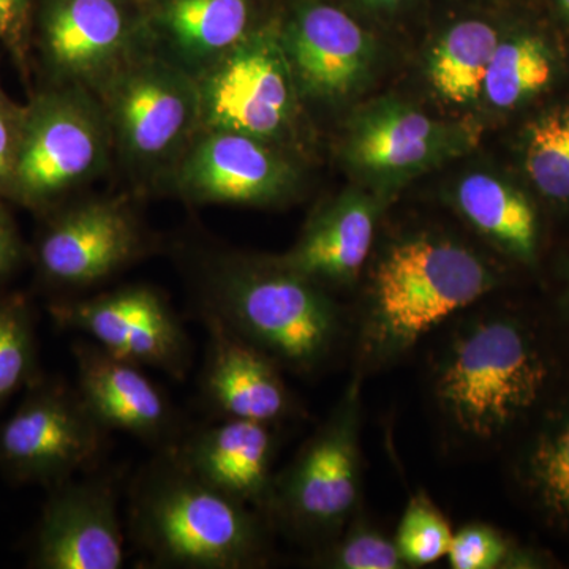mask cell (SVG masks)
<instances>
[{
  "label": "cell",
  "instance_id": "36",
  "mask_svg": "<svg viewBox=\"0 0 569 569\" xmlns=\"http://www.w3.org/2000/svg\"><path fill=\"white\" fill-rule=\"evenodd\" d=\"M138 2H142V0H138Z\"/></svg>",
  "mask_w": 569,
  "mask_h": 569
},
{
  "label": "cell",
  "instance_id": "23",
  "mask_svg": "<svg viewBox=\"0 0 569 569\" xmlns=\"http://www.w3.org/2000/svg\"><path fill=\"white\" fill-rule=\"evenodd\" d=\"M519 477L539 512L569 535V403L538 427L520 459Z\"/></svg>",
  "mask_w": 569,
  "mask_h": 569
},
{
  "label": "cell",
  "instance_id": "4",
  "mask_svg": "<svg viewBox=\"0 0 569 569\" xmlns=\"http://www.w3.org/2000/svg\"><path fill=\"white\" fill-rule=\"evenodd\" d=\"M493 287L486 261L458 242L432 236L399 242L373 276L367 347L380 358L403 353Z\"/></svg>",
  "mask_w": 569,
  "mask_h": 569
},
{
  "label": "cell",
  "instance_id": "25",
  "mask_svg": "<svg viewBox=\"0 0 569 569\" xmlns=\"http://www.w3.org/2000/svg\"><path fill=\"white\" fill-rule=\"evenodd\" d=\"M552 59L546 44L535 37L500 41L486 73L482 96L492 107L508 110L548 88Z\"/></svg>",
  "mask_w": 569,
  "mask_h": 569
},
{
  "label": "cell",
  "instance_id": "9",
  "mask_svg": "<svg viewBox=\"0 0 569 569\" xmlns=\"http://www.w3.org/2000/svg\"><path fill=\"white\" fill-rule=\"evenodd\" d=\"M108 436L77 387L41 376L0 426V471L17 485L51 489L99 468Z\"/></svg>",
  "mask_w": 569,
  "mask_h": 569
},
{
  "label": "cell",
  "instance_id": "14",
  "mask_svg": "<svg viewBox=\"0 0 569 569\" xmlns=\"http://www.w3.org/2000/svg\"><path fill=\"white\" fill-rule=\"evenodd\" d=\"M48 492L33 537L31 567L122 568L126 535L119 516L118 478L96 468Z\"/></svg>",
  "mask_w": 569,
  "mask_h": 569
},
{
  "label": "cell",
  "instance_id": "15",
  "mask_svg": "<svg viewBox=\"0 0 569 569\" xmlns=\"http://www.w3.org/2000/svg\"><path fill=\"white\" fill-rule=\"evenodd\" d=\"M274 21L301 99H342L365 80L372 43L346 11L325 0H295Z\"/></svg>",
  "mask_w": 569,
  "mask_h": 569
},
{
  "label": "cell",
  "instance_id": "30",
  "mask_svg": "<svg viewBox=\"0 0 569 569\" xmlns=\"http://www.w3.org/2000/svg\"><path fill=\"white\" fill-rule=\"evenodd\" d=\"M515 550L508 539L489 526H467L452 537L448 550L449 567L455 569H496L512 563Z\"/></svg>",
  "mask_w": 569,
  "mask_h": 569
},
{
  "label": "cell",
  "instance_id": "6",
  "mask_svg": "<svg viewBox=\"0 0 569 569\" xmlns=\"http://www.w3.org/2000/svg\"><path fill=\"white\" fill-rule=\"evenodd\" d=\"M92 92L122 170L138 186H164L201 130L197 80L144 50Z\"/></svg>",
  "mask_w": 569,
  "mask_h": 569
},
{
  "label": "cell",
  "instance_id": "10",
  "mask_svg": "<svg viewBox=\"0 0 569 569\" xmlns=\"http://www.w3.org/2000/svg\"><path fill=\"white\" fill-rule=\"evenodd\" d=\"M201 129L250 134L283 148L298 122V88L269 20L197 80Z\"/></svg>",
  "mask_w": 569,
  "mask_h": 569
},
{
  "label": "cell",
  "instance_id": "5",
  "mask_svg": "<svg viewBox=\"0 0 569 569\" xmlns=\"http://www.w3.org/2000/svg\"><path fill=\"white\" fill-rule=\"evenodd\" d=\"M114 159L110 126L96 93L81 86L36 84L6 200L44 216L73 200Z\"/></svg>",
  "mask_w": 569,
  "mask_h": 569
},
{
  "label": "cell",
  "instance_id": "24",
  "mask_svg": "<svg viewBox=\"0 0 569 569\" xmlns=\"http://www.w3.org/2000/svg\"><path fill=\"white\" fill-rule=\"evenodd\" d=\"M498 43V33L488 22L462 21L452 26L430 52L429 80L438 96L459 104L482 96Z\"/></svg>",
  "mask_w": 569,
  "mask_h": 569
},
{
  "label": "cell",
  "instance_id": "26",
  "mask_svg": "<svg viewBox=\"0 0 569 569\" xmlns=\"http://www.w3.org/2000/svg\"><path fill=\"white\" fill-rule=\"evenodd\" d=\"M40 377L31 299L18 291L0 295V410Z\"/></svg>",
  "mask_w": 569,
  "mask_h": 569
},
{
  "label": "cell",
  "instance_id": "35",
  "mask_svg": "<svg viewBox=\"0 0 569 569\" xmlns=\"http://www.w3.org/2000/svg\"><path fill=\"white\" fill-rule=\"evenodd\" d=\"M561 6H563V9L568 11L569 13V0H560Z\"/></svg>",
  "mask_w": 569,
  "mask_h": 569
},
{
  "label": "cell",
  "instance_id": "31",
  "mask_svg": "<svg viewBox=\"0 0 569 569\" xmlns=\"http://www.w3.org/2000/svg\"><path fill=\"white\" fill-rule=\"evenodd\" d=\"M37 0H0V47L26 84L32 82V20Z\"/></svg>",
  "mask_w": 569,
  "mask_h": 569
},
{
  "label": "cell",
  "instance_id": "27",
  "mask_svg": "<svg viewBox=\"0 0 569 569\" xmlns=\"http://www.w3.org/2000/svg\"><path fill=\"white\" fill-rule=\"evenodd\" d=\"M526 170L552 200H569V108L539 116L526 140Z\"/></svg>",
  "mask_w": 569,
  "mask_h": 569
},
{
  "label": "cell",
  "instance_id": "21",
  "mask_svg": "<svg viewBox=\"0 0 569 569\" xmlns=\"http://www.w3.org/2000/svg\"><path fill=\"white\" fill-rule=\"evenodd\" d=\"M376 230V208L358 193L340 197L307 224L298 244L280 261L318 284L353 279L367 260Z\"/></svg>",
  "mask_w": 569,
  "mask_h": 569
},
{
  "label": "cell",
  "instance_id": "11",
  "mask_svg": "<svg viewBox=\"0 0 569 569\" xmlns=\"http://www.w3.org/2000/svg\"><path fill=\"white\" fill-rule=\"evenodd\" d=\"M48 312L56 328L88 336L108 353L162 370L173 380L189 376L192 340L167 296L151 284L52 299Z\"/></svg>",
  "mask_w": 569,
  "mask_h": 569
},
{
  "label": "cell",
  "instance_id": "1",
  "mask_svg": "<svg viewBox=\"0 0 569 569\" xmlns=\"http://www.w3.org/2000/svg\"><path fill=\"white\" fill-rule=\"evenodd\" d=\"M198 317H209L260 348L279 366L310 372L340 332L323 287L277 260L200 250L187 264Z\"/></svg>",
  "mask_w": 569,
  "mask_h": 569
},
{
  "label": "cell",
  "instance_id": "18",
  "mask_svg": "<svg viewBox=\"0 0 569 569\" xmlns=\"http://www.w3.org/2000/svg\"><path fill=\"white\" fill-rule=\"evenodd\" d=\"M198 318L208 332L200 389L213 415L263 425L287 418L293 400L274 359L213 318Z\"/></svg>",
  "mask_w": 569,
  "mask_h": 569
},
{
  "label": "cell",
  "instance_id": "16",
  "mask_svg": "<svg viewBox=\"0 0 569 569\" xmlns=\"http://www.w3.org/2000/svg\"><path fill=\"white\" fill-rule=\"evenodd\" d=\"M77 389L104 429L129 433L153 451L178 447L181 417L144 367L108 353L92 340L73 346Z\"/></svg>",
  "mask_w": 569,
  "mask_h": 569
},
{
  "label": "cell",
  "instance_id": "7",
  "mask_svg": "<svg viewBox=\"0 0 569 569\" xmlns=\"http://www.w3.org/2000/svg\"><path fill=\"white\" fill-rule=\"evenodd\" d=\"M149 50L138 0H37L32 81L96 91L138 52Z\"/></svg>",
  "mask_w": 569,
  "mask_h": 569
},
{
  "label": "cell",
  "instance_id": "19",
  "mask_svg": "<svg viewBox=\"0 0 569 569\" xmlns=\"http://www.w3.org/2000/svg\"><path fill=\"white\" fill-rule=\"evenodd\" d=\"M174 449L182 462L213 488L269 515L276 479L269 425L223 419L183 433Z\"/></svg>",
  "mask_w": 569,
  "mask_h": 569
},
{
  "label": "cell",
  "instance_id": "13",
  "mask_svg": "<svg viewBox=\"0 0 569 569\" xmlns=\"http://www.w3.org/2000/svg\"><path fill=\"white\" fill-rule=\"evenodd\" d=\"M298 182L283 148L233 130L201 129L164 187L190 204L266 206L290 197Z\"/></svg>",
  "mask_w": 569,
  "mask_h": 569
},
{
  "label": "cell",
  "instance_id": "3",
  "mask_svg": "<svg viewBox=\"0 0 569 569\" xmlns=\"http://www.w3.org/2000/svg\"><path fill=\"white\" fill-rule=\"evenodd\" d=\"M552 365L533 332L519 320L486 318L448 347L436 397L459 432L492 440L529 417L548 392Z\"/></svg>",
  "mask_w": 569,
  "mask_h": 569
},
{
  "label": "cell",
  "instance_id": "17",
  "mask_svg": "<svg viewBox=\"0 0 569 569\" xmlns=\"http://www.w3.org/2000/svg\"><path fill=\"white\" fill-rule=\"evenodd\" d=\"M148 47L194 80L269 20L258 0H142Z\"/></svg>",
  "mask_w": 569,
  "mask_h": 569
},
{
  "label": "cell",
  "instance_id": "2",
  "mask_svg": "<svg viewBox=\"0 0 569 569\" xmlns=\"http://www.w3.org/2000/svg\"><path fill=\"white\" fill-rule=\"evenodd\" d=\"M129 498L130 537L152 567L244 569L266 559L263 515L194 475L174 448L156 451Z\"/></svg>",
  "mask_w": 569,
  "mask_h": 569
},
{
  "label": "cell",
  "instance_id": "32",
  "mask_svg": "<svg viewBox=\"0 0 569 569\" xmlns=\"http://www.w3.org/2000/svg\"><path fill=\"white\" fill-rule=\"evenodd\" d=\"M22 121H24V104L14 102L7 96L0 81V197L6 198L18 149H20Z\"/></svg>",
  "mask_w": 569,
  "mask_h": 569
},
{
  "label": "cell",
  "instance_id": "20",
  "mask_svg": "<svg viewBox=\"0 0 569 569\" xmlns=\"http://www.w3.org/2000/svg\"><path fill=\"white\" fill-rule=\"evenodd\" d=\"M456 144V129L402 103H380L356 121L347 157L372 173H397L433 162Z\"/></svg>",
  "mask_w": 569,
  "mask_h": 569
},
{
  "label": "cell",
  "instance_id": "34",
  "mask_svg": "<svg viewBox=\"0 0 569 569\" xmlns=\"http://www.w3.org/2000/svg\"><path fill=\"white\" fill-rule=\"evenodd\" d=\"M372 2L381 3V6H392V3H397L399 0H372Z\"/></svg>",
  "mask_w": 569,
  "mask_h": 569
},
{
  "label": "cell",
  "instance_id": "22",
  "mask_svg": "<svg viewBox=\"0 0 569 569\" xmlns=\"http://www.w3.org/2000/svg\"><path fill=\"white\" fill-rule=\"evenodd\" d=\"M458 204L482 234L523 261L537 254V213L530 201L515 187L486 173L463 178L458 189Z\"/></svg>",
  "mask_w": 569,
  "mask_h": 569
},
{
  "label": "cell",
  "instance_id": "8",
  "mask_svg": "<svg viewBox=\"0 0 569 569\" xmlns=\"http://www.w3.org/2000/svg\"><path fill=\"white\" fill-rule=\"evenodd\" d=\"M31 250L37 283L54 299L107 282L148 252V236L121 198L70 200L39 217Z\"/></svg>",
  "mask_w": 569,
  "mask_h": 569
},
{
  "label": "cell",
  "instance_id": "28",
  "mask_svg": "<svg viewBox=\"0 0 569 569\" xmlns=\"http://www.w3.org/2000/svg\"><path fill=\"white\" fill-rule=\"evenodd\" d=\"M455 533L440 509L425 496L411 498L400 519L396 546L406 563L430 565L448 556Z\"/></svg>",
  "mask_w": 569,
  "mask_h": 569
},
{
  "label": "cell",
  "instance_id": "33",
  "mask_svg": "<svg viewBox=\"0 0 569 569\" xmlns=\"http://www.w3.org/2000/svg\"><path fill=\"white\" fill-rule=\"evenodd\" d=\"M9 201L0 197V282L11 279L31 260V250L22 241L18 224L11 216Z\"/></svg>",
  "mask_w": 569,
  "mask_h": 569
},
{
  "label": "cell",
  "instance_id": "29",
  "mask_svg": "<svg viewBox=\"0 0 569 569\" xmlns=\"http://www.w3.org/2000/svg\"><path fill=\"white\" fill-rule=\"evenodd\" d=\"M321 563L340 569H397L406 561L395 541L376 530H351L342 541L326 552Z\"/></svg>",
  "mask_w": 569,
  "mask_h": 569
},
{
  "label": "cell",
  "instance_id": "12",
  "mask_svg": "<svg viewBox=\"0 0 569 569\" xmlns=\"http://www.w3.org/2000/svg\"><path fill=\"white\" fill-rule=\"evenodd\" d=\"M359 493L358 388L274 479L269 515L306 539L328 537L353 511Z\"/></svg>",
  "mask_w": 569,
  "mask_h": 569
}]
</instances>
